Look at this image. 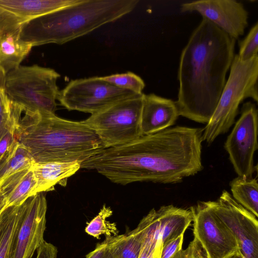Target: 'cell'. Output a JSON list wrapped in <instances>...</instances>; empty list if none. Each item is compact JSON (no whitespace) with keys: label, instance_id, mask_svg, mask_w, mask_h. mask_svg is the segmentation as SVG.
<instances>
[{"label":"cell","instance_id":"cell-1","mask_svg":"<svg viewBox=\"0 0 258 258\" xmlns=\"http://www.w3.org/2000/svg\"><path fill=\"white\" fill-rule=\"evenodd\" d=\"M203 128L176 126L128 144L105 148L82 162L81 168L95 170L111 182L176 183L203 168Z\"/></svg>","mask_w":258,"mask_h":258},{"label":"cell","instance_id":"cell-2","mask_svg":"<svg viewBox=\"0 0 258 258\" xmlns=\"http://www.w3.org/2000/svg\"><path fill=\"white\" fill-rule=\"evenodd\" d=\"M236 40L203 18L181 53L179 114L207 123L218 103L235 54Z\"/></svg>","mask_w":258,"mask_h":258},{"label":"cell","instance_id":"cell-3","mask_svg":"<svg viewBox=\"0 0 258 258\" xmlns=\"http://www.w3.org/2000/svg\"><path fill=\"white\" fill-rule=\"evenodd\" d=\"M15 139L35 163H82L105 149L96 134L82 121L67 120L55 113L23 108Z\"/></svg>","mask_w":258,"mask_h":258},{"label":"cell","instance_id":"cell-4","mask_svg":"<svg viewBox=\"0 0 258 258\" xmlns=\"http://www.w3.org/2000/svg\"><path fill=\"white\" fill-rule=\"evenodd\" d=\"M138 0H80L25 24L21 38L33 47L63 44L131 13Z\"/></svg>","mask_w":258,"mask_h":258},{"label":"cell","instance_id":"cell-5","mask_svg":"<svg viewBox=\"0 0 258 258\" xmlns=\"http://www.w3.org/2000/svg\"><path fill=\"white\" fill-rule=\"evenodd\" d=\"M230 69L216 108L203 128L202 140L209 145L229 131L243 100L251 98L258 101V55L242 61L235 54Z\"/></svg>","mask_w":258,"mask_h":258},{"label":"cell","instance_id":"cell-6","mask_svg":"<svg viewBox=\"0 0 258 258\" xmlns=\"http://www.w3.org/2000/svg\"><path fill=\"white\" fill-rule=\"evenodd\" d=\"M60 77L51 68L21 65L6 75L5 88L9 99L25 109L55 113Z\"/></svg>","mask_w":258,"mask_h":258},{"label":"cell","instance_id":"cell-7","mask_svg":"<svg viewBox=\"0 0 258 258\" xmlns=\"http://www.w3.org/2000/svg\"><path fill=\"white\" fill-rule=\"evenodd\" d=\"M144 95L136 94L119 100L82 121L94 131L105 148L132 142L143 136Z\"/></svg>","mask_w":258,"mask_h":258},{"label":"cell","instance_id":"cell-8","mask_svg":"<svg viewBox=\"0 0 258 258\" xmlns=\"http://www.w3.org/2000/svg\"><path fill=\"white\" fill-rule=\"evenodd\" d=\"M136 94L116 87L100 77H93L71 80L59 91L57 100L68 110L92 114Z\"/></svg>","mask_w":258,"mask_h":258},{"label":"cell","instance_id":"cell-9","mask_svg":"<svg viewBox=\"0 0 258 258\" xmlns=\"http://www.w3.org/2000/svg\"><path fill=\"white\" fill-rule=\"evenodd\" d=\"M257 121L255 105L250 101L244 103L241 115L224 144L238 176L252 178L254 171L253 156L258 148Z\"/></svg>","mask_w":258,"mask_h":258},{"label":"cell","instance_id":"cell-10","mask_svg":"<svg viewBox=\"0 0 258 258\" xmlns=\"http://www.w3.org/2000/svg\"><path fill=\"white\" fill-rule=\"evenodd\" d=\"M193 233L207 258H228L240 251L236 238L208 202L191 207Z\"/></svg>","mask_w":258,"mask_h":258},{"label":"cell","instance_id":"cell-11","mask_svg":"<svg viewBox=\"0 0 258 258\" xmlns=\"http://www.w3.org/2000/svg\"><path fill=\"white\" fill-rule=\"evenodd\" d=\"M208 203L230 230L237 241L243 258H258V221L226 190L216 201Z\"/></svg>","mask_w":258,"mask_h":258},{"label":"cell","instance_id":"cell-12","mask_svg":"<svg viewBox=\"0 0 258 258\" xmlns=\"http://www.w3.org/2000/svg\"><path fill=\"white\" fill-rule=\"evenodd\" d=\"M21 205L22 217L13 238L8 258H31L44 240L47 201L44 192L29 197Z\"/></svg>","mask_w":258,"mask_h":258},{"label":"cell","instance_id":"cell-13","mask_svg":"<svg viewBox=\"0 0 258 258\" xmlns=\"http://www.w3.org/2000/svg\"><path fill=\"white\" fill-rule=\"evenodd\" d=\"M181 12H197L228 35L237 39L248 25V13L235 0H200L183 3Z\"/></svg>","mask_w":258,"mask_h":258},{"label":"cell","instance_id":"cell-14","mask_svg":"<svg viewBox=\"0 0 258 258\" xmlns=\"http://www.w3.org/2000/svg\"><path fill=\"white\" fill-rule=\"evenodd\" d=\"M80 0H0V36L19 30L41 16Z\"/></svg>","mask_w":258,"mask_h":258},{"label":"cell","instance_id":"cell-15","mask_svg":"<svg viewBox=\"0 0 258 258\" xmlns=\"http://www.w3.org/2000/svg\"><path fill=\"white\" fill-rule=\"evenodd\" d=\"M179 116L175 101L154 94L144 95L141 116L143 135L169 128Z\"/></svg>","mask_w":258,"mask_h":258},{"label":"cell","instance_id":"cell-16","mask_svg":"<svg viewBox=\"0 0 258 258\" xmlns=\"http://www.w3.org/2000/svg\"><path fill=\"white\" fill-rule=\"evenodd\" d=\"M81 164L79 162L35 163L32 169L36 185L31 196L52 190L57 184L65 186L68 178L81 168Z\"/></svg>","mask_w":258,"mask_h":258},{"label":"cell","instance_id":"cell-17","mask_svg":"<svg viewBox=\"0 0 258 258\" xmlns=\"http://www.w3.org/2000/svg\"><path fill=\"white\" fill-rule=\"evenodd\" d=\"M36 181L32 167L18 171L0 182V196L5 208L23 204L35 188Z\"/></svg>","mask_w":258,"mask_h":258},{"label":"cell","instance_id":"cell-18","mask_svg":"<svg viewBox=\"0 0 258 258\" xmlns=\"http://www.w3.org/2000/svg\"><path fill=\"white\" fill-rule=\"evenodd\" d=\"M159 222L162 246L169 241L184 234L193 221L189 209L172 205L163 206L156 210Z\"/></svg>","mask_w":258,"mask_h":258},{"label":"cell","instance_id":"cell-19","mask_svg":"<svg viewBox=\"0 0 258 258\" xmlns=\"http://www.w3.org/2000/svg\"><path fill=\"white\" fill-rule=\"evenodd\" d=\"M20 32L0 36V71L6 75L19 67L33 47L21 38Z\"/></svg>","mask_w":258,"mask_h":258},{"label":"cell","instance_id":"cell-20","mask_svg":"<svg viewBox=\"0 0 258 258\" xmlns=\"http://www.w3.org/2000/svg\"><path fill=\"white\" fill-rule=\"evenodd\" d=\"M35 163L28 150L15 139L0 158V182L18 171L31 167Z\"/></svg>","mask_w":258,"mask_h":258},{"label":"cell","instance_id":"cell-21","mask_svg":"<svg viewBox=\"0 0 258 258\" xmlns=\"http://www.w3.org/2000/svg\"><path fill=\"white\" fill-rule=\"evenodd\" d=\"M112 258H139L142 235L137 226L126 234L106 237Z\"/></svg>","mask_w":258,"mask_h":258},{"label":"cell","instance_id":"cell-22","mask_svg":"<svg viewBox=\"0 0 258 258\" xmlns=\"http://www.w3.org/2000/svg\"><path fill=\"white\" fill-rule=\"evenodd\" d=\"M233 198L258 217V183L256 178L238 176L229 183Z\"/></svg>","mask_w":258,"mask_h":258},{"label":"cell","instance_id":"cell-23","mask_svg":"<svg viewBox=\"0 0 258 258\" xmlns=\"http://www.w3.org/2000/svg\"><path fill=\"white\" fill-rule=\"evenodd\" d=\"M22 217V208L19 206L4 209L0 214V258H8L14 235Z\"/></svg>","mask_w":258,"mask_h":258},{"label":"cell","instance_id":"cell-24","mask_svg":"<svg viewBox=\"0 0 258 258\" xmlns=\"http://www.w3.org/2000/svg\"><path fill=\"white\" fill-rule=\"evenodd\" d=\"M139 227L142 235L139 258H161L162 242L158 222L146 219L142 221Z\"/></svg>","mask_w":258,"mask_h":258},{"label":"cell","instance_id":"cell-25","mask_svg":"<svg viewBox=\"0 0 258 258\" xmlns=\"http://www.w3.org/2000/svg\"><path fill=\"white\" fill-rule=\"evenodd\" d=\"M112 215L111 208L104 205L98 215L87 223L85 229V232L97 239H99L103 234L106 237L117 235L118 230L116 224L107 220Z\"/></svg>","mask_w":258,"mask_h":258},{"label":"cell","instance_id":"cell-26","mask_svg":"<svg viewBox=\"0 0 258 258\" xmlns=\"http://www.w3.org/2000/svg\"><path fill=\"white\" fill-rule=\"evenodd\" d=\"M100 77L103 80L116 87L130 90L138 94H143L145 86L143 79L131 72Z\"/></svg>","mask_w":258,"mask_h":258},{"label":"cell","instance_id":"cell-27","mask_svg":"<svg viewBox=\"0 0 258 258\" xmlns=\"http://www.w3.org/2000/svg\"><path fill=\"white\" fill-rule=\"evenodd\" d=\"M239 44V59L242 61L250 59L258 55V22L251 27L248 34Z\"/></svg>","mask_w":258,"mask_h":258},{"label":"cell","instance_id":"cell-28","mask_svg":"<svg viewBox=\"0 0 258 258\" xmlns=\"http://www.w3.org/2000/svg\"><path fill=\"white\" fill-rule=\"evenodd\" d=\"M23 108L13 102L10 108L0 115V141L10 130L16 128Z\"/></svg>","mask_w":258,"mask_h":258},{"label":"cell","instance_id":"cell-29","mask_svg":"<svg viewBox=\"0 0 258 258\" xmlns=\"http://www.w3.org/2000/svg\"><path fill=\"white\" fill-rule=\"evenodd\" d=\"M171 258H207L201 245L195 239L184 249L177 252Z\"/></svg>","mask_w":258,"mask_h":258},{"label":"cell","instance_id":"cell-30","mask_svg":"<svg viewBox=\"0 0 258 258\" xmlns=\"http://www.w3.org/2000/svg\"><path fill=\"white\" fill-rule=\"evenodd\" d=\"M184 234H181L162 246L161 258H171L182 249Z\"/></svg>","mask_w":258,"mask_h":258},{"label":"cell","instance_id":"cell-31","mask_svg":"<svg viewBox=\"0 0 258 258\" xmlns=\"http://www.w3.org/2000/svg\"><path fill=\"white\" fill-rule=\"evenodd\" d=\"M57 254L56 247L44 240L37 249L36 258H56Z\"/></svg>","mask_w":258,"mask_h":258},{"label":"cell","instance_id":"cell-32","mask_svg":"<svg viewBox=\"0 0 258 258\" xmlns=\"http://www.w3.org/2000/svg\"><path fill=\"white\" fill-rule=\"evenodd\" d=\"M85 258H112L106 239L97 244L95 248L87 254Z\"/></svg>","mask_w":258,"mask_h":258},{"label":"cell","instance_id":"cell-33","mask_svg":"<svg viewBox=\"0 0 258 258\" xmlns=\"http://www.w3.org/2000/svg\"><path fill=\"white\" fill-rule=\"evenodd\" d=\"M13 129L9 131L0 141V158L9 149L15 140V131Z\"/></svg>","mask_w":258,"mask_h":258},{"label":"cell","instance_id":"cell-34","mask_svg":"<svg viewBox=\"0 0 258 258\" xmlns=\"http://www.w3.org/2000/svg\"><path fill=\"white\" fill-rule=\"evenodd\" d=\"M4 209H5V204L3 199L0 196V214Z\"/></svg>","mask_w":258,"mask_h":258},{"label":"cell","instance_id":"cell-35","mask_svg":"<svg viewBox=\"0 0 258 258\" xmlns=\"http://www.w3.org/2000/svg\"><path fill=\"white\" fill-rule=\"evenodd\" d=\"M228 258H243L240 251H239Z\"/></svg>","mask_w":258,"mask_h":258},{"label":"cell","instance_id":"cell-36","mask_svg":"<svg viewBox=\"0 0 258 258\" xmlns=\"http://www.w3.org/2000/svg\"><path fill=\"white\" fill-rule=\"evenodd\" d=\"M1 71H0V73H1Z\"/></svg>","mask_w":258,"mask_h":258}]
</instances>
